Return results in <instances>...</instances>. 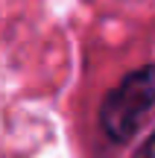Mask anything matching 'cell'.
I'll return each mask as SVG.
<instances>
[{
  "mask_svg": "<svg viewBox=\"0 0 155 158\" xmlns=\"http://www.w3.org/2000/svg\"><path fill=\"white\" fill-rule=\"evenodd\" d=\"M155 106V64L132 70L100 106V126L114 143L132 141Z\"/></svg>",
  "mask_w": 155,
  "mask_h": 158,
  "instance_id": "6da1fadb",
  "label": "cell"
},
{
  "mask_svg": "<svg viewBox=\"0 0 155 158\" xmlns=\"http://www.w3.org/2000/svg\"><path fill=\"white\" fill-rule=\"evenodd\" d=\"M144 158H155V135L149 138V143H146V149H144Z\"/></svg>",
  "mask_w": 155,
  "mask_h": 158,
  "instance_id": "7a4b0ae2",
  "label": "cell"
}]
</instances>
